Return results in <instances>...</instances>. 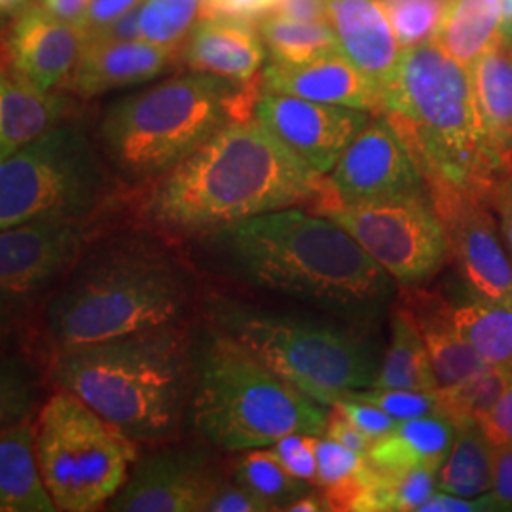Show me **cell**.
I'll use <instances>...</instances> for the list:
<instances>
[{"mask_svg":"<svg viewBox=\"0 0 512 512\" xmlns=\"http://www.w3.org/2000/svg\"><path fill=\"white\" fill-rule=\"evenodd\" d=\"M321 179L251 114L228 122L150 183L145 215L175 234H215L241 220L317 202Z\"/></svg>","mask_w":512,"mask_h":512,"instance_id":"1","label":"cell"},{"mask_svg":"<svg viewBox=\"0 0 512 512\" xmlns=\"http://www.w3.org/2000/svg\"><path fill=\"white\" fill-rule=\"evenodd\" d=\"M256 287L340 311H368L393 293V277L334 220L289 207L215 232Z\"/></svg>","mask_w":512,"mask_h":512,"instance_id":"2","label":"cell"},{"mask_svg":"<svg viewBox=\"0 0 512 512\" xmlns=\"http://www.w3.org/2000/svg\"><path fill=\"white\" fill-rule=\"evenodd\" d=\"M52 376L135 442L169 439L190 395V353L181 330H148L80 348L57 349Z\"/></svg>","mask_w":512,"mask_h":512,"instance_id":"3","label":"cell"},{"mask_svg":"<svg viewBox=\"0 0 512 512\" xmlns=\"http://www.w3.org/2000/svg\"><path fill=\"white\" fill-rule=\"evenodd\" d=\"M385 118L399 131L425 181L488 190L497 171L476 109L469 67L431 38L404 48L382 88Z\"/></svg>","mask_w":512,"mask_h":512,"instance_id":"4","label":"cell"},{"mask_svg":"<svg viewBox=\"0 0 512 512\" xmlns=\"http://www.w3.org/2000/svg\"><path fill=\"white\" fill-rule=\"evenodd\" d=\"M262 78L236 86L217 76L179 74L110 107L99 141L129 183H154L236 118L253 114Z\"/></svg>","mask_w":512,"mask_h":512,"instance_id":"5","label":"cell"},{"mask_svg":"<svg viewBox=\"0 0 512 512\" xmlns=\"http://www.w3.org/2000/svg\"><path fill=\"white\" fill-rule=\"evenodd\" d=\"M188 304L183 272L137 247L92 256L55 294L46 323L57 349L80 348L171 327Z\"/></svg>","mask_w":512,"mask_h":512,"instance_id":"6","label":"cell"},{"mask_svg":"<svg viewBox=\"0 0 512 512\" xmlns=\"http://www.w3.org/2000/svg\"><path fill=\"white\" fill-rule=\"evenodd\" d=\"M329 406L317 403L215 329L194 372L192 421L203 439L228 452L268 448L289 433L325 435Z\"/></svg>","mask_w":512,"mask_h":512,"instance_id":"7","label":"cell"},{"mask_svg":"<svg viewBox=\"0 0 512 512\" xmlns=\"http://www.w3.org/2000/svg\"><path fill=\"white\" fill-rule=\"evenodd\" d=\"M215 329L232 336L279 378L332 408L353 389L370 387L380 365L348 330L285 313L213 298Z\"/></svg>","mask_w":512,"mask_h":512,"instance_id":"8","label":"cell"},{"mask_svg":"<svg viewBox=\"0 0 512 512\" xmlns=\"http://www.w3.org/2000/svg\"><path fill=\"white\" fill-rule=\"evenodd\" d=\"M35 454L59 512H92L109 505L139 458L135 440L65 389L54 393L38 414Z\"/></svg>","mask_w":512,"mask_h":512,"instance_id":"9","label":"cell"},{"mask_svg":"<svg viewBox=\"0 0 512 512\" xmlns=\"http://www.w3.org/2000/svg\"><path fill=\"white\" fill-rule=\"evenodd\" d=\"M109 190L105 160L88 133L61 122L0 160V230L31 220L90 217Z\"/></svg>","mask_w":512,"mask_h":512,"instance_id":"10","label":"cell"},{"mask_svg":"<svg viewBox=\"0 0 512 512\" xmlns=\"http://www.w3.org/2000/svg\"><path fill=\"white\" fill-rule=\"evenodd\" d=\"M340 224L393 281L416 287L439 274L450 260V241L431 198L412 196L385 202L317 209Z\"/></svg>","mask_w":512,"mask_h":512,"instance_id":"11","label":"cell"},{"mask_svg":"<svg viewBox=\"0 0 512 512\" xmlns=\"http://www.w3.org/2000/svg\"><path fill=\"white\" fill-rule=\"evenodd\" d=\"M429 184L399 131L374 114L321 179L319 209L427 196Z\"/></svg>","mask_w":512,"mask_h":512,"instance_id":"12","label":"cell"},{"mask_svg":"<svg viewBox=\"0 0 512 512\" xmlns=\"http://www.w3.org/2000/svg\"><path fill=\"white\" fill-rule=\"evenodd\" d=\"M427 184L467 289L512 306V262L486 194L446 181Z\"/></svg>","mask_w":512,"mask_h":512,"instance_id":"13","label":"cell"},{"mask_svg":"<svg viewBox=\"0 0 512 512\" xmlns=\"http://www.w3.org/2000/svg\"><path fill=\"white\" fill-rule=\"evenodd\" d=\"M258 122L319 175H327L370 120V112L315 103L296 95L260 92Z\"/></svg>","mask_w":512,"mask_h":512,"instance_id":"14","label":"cell"},{"mask_svg":"<svg viewBox=\"0 0 512 512\" xmlns=\"http://www.w3.org/2000/svg\"><path fill=\"white\" fill-rule=\"evenodd\" d=\"M95 234L90 217L31 220L0 230V294L19 300L48 287Z\"/></svg>","mask_w":512,"mask_h":512,"instance_id":"15","label":"cell"},{"mask_svg":"<svg viewBox=\"0 0 512 512\" xmlns=\"http://www.w3.org/2000/svg\"><path fill=\"white\" fill-rule=\"evenodd\" d=\"M220 480L209 459L196 450L154 452L137 458L107 511L205 512Z\"/></svg>","mask_w":512,"mask_h":512,"instance_id":"16","label":"cell"},{"mask_svg":"<svg viewBox=\"0 0 512 512\" xmlns=\"http://www.w3.org/2000/svg\"><path fill=\"white\" fill-rule=\"evenodd\" d=\"M8 67L44 92H65L88 37L76 23L29 2L4 31Z\"/></svg>","mask_w":512,"mask_h":512,"instance_id":"17","label":"cell"},{"mask_svg":"<svg viewBox=\"0 0 512 512\" xmlns=\"http://www.w3.org/2000/svg\"><path fill=\"white\" fill-rule=\"evenodd\" d=\"M262 92L289 93L315 103L382 114V90L361 73L340 50L300 65L268 63L262 71Z\"/></svg>","mask_w":512,"mask_h":512,"instance_id":"18","label":"cell"},{"mask_svg":"<svg viewBox=\"0 0 512 512\" xmlns=\"http://www.w3.org/2000/svg\"><path fill=\"white\" fill-rule=\"evenodd\" d=\"M264 59V42L255 21L249 19H200L179 50V65L188 71L211 74L236 86L258 82Z\"/></svg>","mask_w":512,"mask_h":512,"instance_id":"19","label":"cell"},{"mask_svg":"<svg viewBox=\"0 0 512 512\" xmlns=\"http://www.w3.org/2000/svg\"><path fill=\"white\" fill-rule=\"evenodd\" d=\"M179 65V50L147 40H90L65 92L82 99L141 84Z\"/></svg>","mask_w":512,"mask_h":512,"instance_id":"20","label":"cell"},{"mask_svg":"<svg viewBox=\"0 0 512 512\" xmlns=\"http://www.w3.org/2000/svg\"><path fill=\"white\" fill-rule=\"evenodd\" d=\"M327 21L338 50L382 90L403 54L384 2L327 0Z\"/></svg>","mask_w":512,"mask_h":512,"instance_id":"21","label":"cell"},{"mask_svg":"<svg viewBox=\"0 0 512 512\" xmlns=\"http://www.w3.org/2000/svg\"><path fill=\"white\" fill-rule=\"evenodd\" d=\"M406 310L420 329L439 389L461 384L490 366L456 329L446 300L418 294L410 296Z\"/></svg>","mask_w":512,"mask_h":512,"instance_id":"22","label":"cell"},{"mask_svg":"<svg viewBox=\"0 0 512 512\" xmlns=\"http://www.w3.org/2000/svg\"><path fill=\"white\" fill-rule=\"evenodd\" d=\"M69 101L44 92L10 67L0 69V160L61 124Z\"/></svg>","mask_w":512,"mask_h":512,"instance_id":"23","label":"cell"},{"mask_svg":"<svg viewBox=\"0 0 512 512\" xmlns=\"http://www.w3.org/2000/svg\"><path fill=\"white\" fill-rule=\"evenodd\" d=\"M469 71L476 109L499 169L512 156V40L497 38Z\"/></svg>","mask_w":512,"mask_h":512,"instance_id":"24","label":"cell"},{"mask_svg":"<svg viewBox=\"0 0 512 512\" xmlns=\"http://www.w3.org/2000/svg\"><path fill=\"white\" fill-rule=\"evenodd\" d=\"M0 512H57L38 469L31 418L0 429Z\"/></svg>","mask_w":512,"mask_h":512,"instance_id":"25","label":"cell"},{"mask_svg":"<svg viewBox=\"0 0 512 512\" xmlns=\"http://www.w3.org/2000/svg\"><path fill=\"white\" fill-rule=\"evenodd\" d=\"M456 439V425L442 414L399 421L391 433L374 440L366 459L380 469L429 467L439 471Z\"/></svg>","mask_w":512,"mask_h":512,"instance_id":"26","label":"cell"},{"mask_svg":"<svg viewBox=\"0 0 512 512\" xmlns=\"http://www.w3.org/2000/svg\"><path fill=\"white\" fill-rule=\"evenodd\" d=\"M501 37V0H448L433 40L471 67Z\"/></svg>","mask_w":512,"mask_h":512,"instance_id":"27","label":"cell"},{"mask_svg":"<svg viewBox=\"0 0 512 512\" xmlns=\"http://www.w3.org/2000/svg\"><path fill=\"white\" fill-rule=\"evenodd\" d=\"M450 313L456 329L486 365L501 368L512 376V306L469 291L450 304Z\"/></svg>","mask_w":512,"mask_h":512,"instance_id":"28","label":"cell"},{"mask_svg":"<svg viewBox=\"0 0 512 512\" xmlns=\"http://www.w3.org/2000/svg\"><path fill=\"white\" fill-rule=\"evenodd\" d=\"M495 446L478 421L456 425V439L437 473V490L476 499L488 494L494 480Z\"/></svg>","mask_w":512,"mask_h":512,"instance_id":"29","label":"cell"},{"mask_svg":"<svg viewBox=\"0 0 512 512\" xmlns=\"http://www.w3.org/2000/svg\"><path fill=\"white\" fill-rule=\"evenodd\" d=\"M437 473L429 467L380 469L368 463L359 475V495L351 511H420L437 492Z\"/></svg>","mask_w":512,"mask_h":512,"instance_id":"30","label":"cell"},{"mask_svg":"<svg viewBox=\"0 0 512 512\" xmlns=\"http://www.w3.org/2000/svg\"><path fill=\"white\" fill-rule=\"evenodd\" d=\"M370 387L418 391L439 389L420 329L406 308L395 311L391 319V342Z\"/></svg>","mask_w":512,"mask_h":512,"instance_id":"31","label":"cell"},{"mask_svg":"<svg viewBox=\"0 0 512 512\" xmlns=\"http://www.w3.org/2000/svg\"><path fill=\"white\" fill-rule=\"evenodd\" d=\"M256 29L264 48H268L270 63L300 65L338 50L329 21H298L266 14L256 21Z\"/></svg>","mask_w":512,"mask_h":512,"instance_id":"32","label":"cell"},{"mask_svg":"<svg viewBox=\"0 0 512 512\" xmlns=\"http://www.w3.org/2000/svg\"><path fill=\"white\" fill-rule=\"evenodd\" d=\"M232 478L264 501L270 511H285L296 499L311 492V482L289 475L270 448L247 450L234 463Z\"/></svg>","mask_w":512,"mask_h":512,"instance_id":"33","label":"cell"},{"mask_svg":"<svg viewBox=\"0 0 512 512\" xmlns=\"http://www.w3.org/2000/svg\"><path fill=\"white\" fill-rule=\"evenodd\" d=\"M511 384L509 372L488 366L461 384L437 389L439 414L446 416L454 425L463 421H480Z\"/></svg>","mask_w":512,"mask_h":512,"instance_id":"34","label":"cell"},{"mask_svg":"<svg viewBox=\"0 0 512 512\" xmlns=\"http://www.w3.org/2000/svg\"><path fill=\"white\" fill-rule=\"evenodd\" d=\"M202 0H145L139 6L141 38L181 50L184 40L200 19Z\"/></svg>","mask_w":512,"mask_h":512,"instance_id":"35","label":"cell"},{"mask_svg":"<svg viewBox=\"0 0 512 512\" xmlns=\"http://www.w3.org/2000/svg\"><path fill=\"white\" fill-rule=\"evenodd\" d=\"M37 401V378L18 355L0 353V429L31 418Z\"/></svg>","mask_w":512,"mask_h":512,"instance_id":"36","label":"cell"},{"mask_svg":"<svg viewBox=\"0 0 512 512\" xmlns=\"http://www.w3.org/2000/svg\"><path fill=\"white\" fill-rule=\"evenodd\" d=\"M315 461V486H319L325 494H332L346 488L361 475V471L365 469L366 456L349 450L338 440L321 435L315 437Z\"/></svg>","mask_w":512,"mask_h":512,"instance_id":"37","label":"cell"},{"mask_svg":"<svg viewBox=\"0 0 512 512\" xmlns=\"http://www.w3.org/2000/svg\"><path fill=\"white\" fill-rule=\"evenodd\" d=\"M348 397L365 401L382 408L395 420H414L429 414H439V397L435 391L418 389H387V387H365L346 393Z\"/></svg>","mask_w":512,"mask_h":512,"instance_id":"38","label":"cell"},{"mask_svg":"<svg viewBox=\"0 0 512 512\" xmlns=\"http://www.w3.org/2000/svg\"><path fill=\"white\" fill-rule=\"evenodd\" d=\"M274 458L289 475L308 480L315 486L317 461H315V437L306 433H289L272 446H268Z\"/></svg>","mask_w":512,"mask_h":512,"instance_id":"39","label":"cell"},{"mask_svg":"<svg viewBox=\"0 0 512 512\" xmlns=\"http://www.w3.org/2000/svg\"><path fill=\"white\" fill-rule=\"evenodd\" d=\"M334 414L342 416L344 420L349 421L353 427H357L359 431H363L366 437L372 440L382 439L387 433H391L395 429V425L399 420H395L393 416H389L382 408L374 406V404L359 401L344 395L342 399H338L332 404Z\"/></svg>","mask_w":512,"mask_h":512,"instance_id":"40","label":"cell"},{"mask_svg":"<svg viewBox=\"0 0 512 512\" xmlns=\"http://www.w3.org/2000/svg\"><path fill=\"white\" fill-rule=\"evenodd\" d=\"M486 200L494 211L503 245L512 262V156L495 171L486 190Z\"/></svg>","mask_w":512,"mask_h":512,"instance_id":"41","label":"cell"},{"mask_svg":"<svg viewBox=\"0 0 512 512\" xmlns=\"http://www.w3.org/2000/svg\"><path fill=\"white\" fill-rule=\"evenodd\" d=\"M270 507L256 495L239 486L238 482L220 480L217 490L209 497L205 512H268Z\"/></svg>","mask_w":512,"mask_h":512,"instance_id":"42","label":"cell"},{"mask_svg":"<svg viewBox=\"0 0 512 512\" xmlns=\"http://www.w3.org/2000/svg\"><path fill=\"white\" fill-rule=\"evenodd\" d=\"M488 507L492 511H512V446H495L494 480L486 494Z\"/></svg>","mask_w":512,"mask_h":512,"instance_id":"43","label":"cell"},{"mask_svg":"<svg viewBox=\"0 0 512 512\" xmlns=\"http://www.w3.org/2000/svg\"><path fill=\"white\" fill-rule=\"evenodd\" d=\"M275 0H202L200 19L238 18L258 21L270 14Z\"/></svg>","mask_w":512,"mask_h":512,"instance_id":"44","label":"cell"},{"mask_svg":"<svg viewBox=\"0 0 512 512\" xmlns=\"http://www.w3.org/2000/svg\"><path fill=\"white\" fill-rule=\"evenodd\" d=\"M478 423L494 446H512V384L505 389L494 408Z\"/></svg>","mask_w":512,"mask_h":512,"instance_id":"45","label":"cell"},{"mask_svg":"<svg viewBox=\"0 0 512 512\" xmlns=\"http://www.w3.org/2000/svg\"><path fill=\"white\" fill-rule=\"evenodd\" d=\"M145 0H92L90 8L86 10L84 18L80 19V27L84 29L86 37H90L93 31L109 25L110 21L128 14L131 10L139 8Z\"/></svg>","mask_w":512,"mask_h":512,"instance_id":"46","label":"cell"},{"mask_svg":"<svg viewBox=\"0 0 512 512\" xmlns=\"http://www.w3.org/2000/svg\"><path fill=\"white\" fill-rule=\"evenodd\" d=\"M325 437L338 440L340 444H344L346 448L357 452V454H361V456H366L368 450H370L372 444H374V440L370 439V437H366L363 431H359L357 427H353L349 421L344 420V418L338 416V414L330 416L329 425H327V429H325Z\"/></svg>","mask_w":512,"mask_h":512,"instance_id":"47","label":"cell"},{"mask_svg":"<svg viewBox=\"0 0 512 512\" xmlns=\"http://www.w3.org/2000/svg\"><path fill=\"white\" fill-rule=\"evenodd\" d=\"M270 14L298 21H327V0H275Z\"/></svg>","mask_w":512,"mask_h":512,"instance_id":"48","label":"cell"},{"mask_svg":"<svg viewBox=\"0 0 512 512\" xmlns=\"http://www.w3.org/2000/svg\"><path fill=\"white\" fill-rule=\"evenodd\" d=\"M484 509H490L486 495L476 499H465V497L446 494V492H435L421 505L418 512H469L484 511Z\"/></svg>","mask_w":512,"mask_h":512,"instance_id":"49","label":"cell"},{"mask_svg":"<svg viewBox=\"0 0 512 512\" xmlns=\"http://www.w3.org/2000/svg\"><path fill=\"white\" fill-rule=\"evenodd\" d=\"M139 38H141L139 8H135L128 14L110 21L109 25L93 31L88 37V42L90 40H139Z\"/></svg>","mask_w":512,"mask_h":512,"instance_id":"50","label":"cell"},{"mask_svg":"<svg viewBox=\"0 0 512 512\" xmlns=\"http://www.w3.org/2000/svg\"><path fill=\"white\" fill-rule=\"evenodd\" d=\"M38 4L54 18L69 23H80L92 0H38Z\"/></svg>","mask_w":512,"mask_h":512,"instance_id":"51","label":"cell"},{"mask_svg":"<svg viewBox=\"0 0 512 512\" xmlns=\"http://www.w3.org/2000/svg\"><path fill=\"white\" fill-rule=\"evenodd\" d=\"M285 511L289 512H319V511H332L330 509L329 499H327V495L315 494V490H311L310 494L304 495V497H300V499H296L294 503H291Z\"/></svg>","mask_w":512,"mask_h":512,"instance_id":"52","label":"cell"},{"mask_svg":"<svg viewBox=\"0 0 512 512\" xmlns=\"http://www.w3.org/2000/svg\"><path fill=\"white\" fill-rule=\"evenodd\" d=\"M16 304H18L16 298L0 294V330L4 329L12 321L14 311H16Z\"/></svg>","mask_w":512,"mask_h":512,"instance_id":"53","label":"cell"},{"mask_svg":"<svg viewBox=\"0 0 512 512\" xmlns=\"http://www.w3.org/2000/svg\"><path fill=\"white\" fill-rule=\"evenodd\" d=\"M501 37L512 40V0H501Z\"/></svg>","mask_w":512,"mask_h":512,"instance_id":"54","label":"cell"},{"mask_svg":"<svg viewBox=\"0 0 512 512\" xmlns=\"http://www.w3.org/2000/svg\"><path fill=\"white\" fill-rule=\"evenodd\" d=\"M31 0H0V18L2 16H18L19 12L29 4Z\"/></svg>","mask_w":512,"mask_h":512,"instance_id":"55","label":"cell"},{"mask_svg":"<svg viewBox=\"0 0 512 512\" xmlns=\"http://www.w3.org/2000/svg\"><path fill=\"white\" fill-rule=\"evenodd\" d=\"M8 67V57H6V44H4V33H0V69Z\"/></svg>","mask_w":512,"mask_h":512,"instance_id":"56","label":"cell"}]
</instances>
